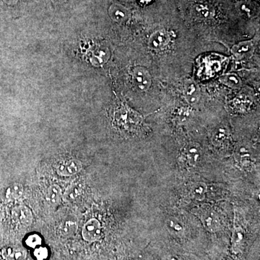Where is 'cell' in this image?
Here are the masks:
<instances>
[{
    "label": "cell",
    "instance_id": "25",
    "mask_svg": "<svg viewBox=\"0 0 260 260\" xmlns=\"http://www.w3.org/2000/svg\"><path fill=\"white\" fill-rule=\"evenodd\" d=\"M3 3L6 5H13L16 4L18 3V0H3Z\"/></svg>",
    "mask_w": 260,
    "mask_h": 260
},
{
    "label": "cell",
    "instance_id": "4",
    "mask_svg": "<svg viewBox=\"0 0 260 260\" xmlns=\"http://www.w3.org/2000/svg\"><path fill=\"white\" fill-rule=\"evenodd\" d=\"M170 41L169 32L167 30L161 29L154 32L150 36L148 41V46L152 50H162L164 48L167 47Z\"/></svg>",
    "mask_w": 260,
    "mask_h": 260
},
{
    "label": "cell",
    "instance_id": "19",
    "mask_svg": "<svg viewBox=\"0 0 260 260\" xmlns=\"http://www.w3.org/2000/svg\"><path fill=\"white\" fill-rule=\"evenodd\" d=\"M220 83L224 84L228 87L234 89H239L242 87V83L239 77L234 73H229L223 75L220 78Z\"/></svg>",
    "mask_w": 260,
    "mask_h": 260
},
{
    "label": "cell",
    "instance_id": "18",
    "mask_svg": "<svg viewBox=\"0 0 260 260\" xmlns=\"http://www.w3.org/2000/svg\"><path fill=\"white\" fill-rule=\"evenodd\" d=\"M78 229V223L76 220L71 218L66 219L61 224L60 233L64 237H70L73 235Z\"/></svg>",
    "mask_w": 260,
    "mask_h": 260
},
{
    "label": "cell",
    "instance_id": "14",
    "mask_svg": "<svg viewBox=\"0 0 260 260\" xmlns=\"http://www.w3.org/2000/svg\"><path fill=\"white\" fill-rule=\"evenodd\" d=\"M235 159L238 162L244 167L250 165L251 162V154L250 150L245 145H240L235 150Z\"/></svg>",
    "mask_w": 260,
    "mask_h": 260
},
{
    "label": "cell",
    "instance_id": "2",
    "mask_svg": "<svg viewBox=\"0 0 260 260\" xmlns=\"http://www.w3.org/2000/svg\"><path fill=\"white\" fill-rule=\"evenodd\" d=\"M133 83L139 92H145L151 86L152 78L150 73L143 67H137L133 70Z\"/></svg>",
    "mask_w": 260,
    "mask_h": 260
},
{
    "label": "cell",
    "instance_id": "8",
    "mask_svg": "<svg viewBox=\"0 0 260 260\" xmlns=\"http://www.w3.org/2000/svg\"><path fill=\"white\" fill-rule=\"evenodd\" d=\"M254 51V44L252 41H246L236 44L233 47L232 52L238 60L250 58Z\"/></svg>",
    "mask_w": 260,
    "mask_h": 260
},
{
    "label": "cell",
    "instance_id": "3",
    "mask_svg": "<svg viewBox=\"0 0 260 260\" xmlns=\"http://www.w3.org/2000/svg\"><path fill=\"white\" fill-rule=\"evenodd\" d=\"M82 236L86 242H96L102 236V224L97 219H90L84 225Z\"/></svg>",
    "mask_w": 260,
    "mask_h": 260
},
{
    "label": "cell",
    "instance_id": "20",
    "mask_svg": "<svg viewBox=\"0 0 260 260\" xmlns=\"http://www.w3.org/2000/svg\"><path fill=\"white\" fill-rule=\"evenodd\" d=\"M193 12H194L195 16L200 19H203V20L210 18L213 15V10H212V8L208 5L203 4L197 5L196 6H194V8H193Z\"/></svg>",
    "mask_w": 260,
    "mask_h": 260
},
{
    "label": "cell",
    "instance_id": "15",
    "mask_svg": "<svg viewBox=\"0 0 260 260\" xmlns=\"http://www.w3.org/2000/svg\"><path fill=\"white\" fill-rule=\"evenodd\" d=\"M82 193H83V186L79 183H75L67 189L63 194L62 198L68 203H73L80 198Z\"/></svg>",
    "mask_w": 260,
    "mask_h": 260
},
{
    "label": "cell",
    "instance_id": "27",
    "mask_svg": "<svg viewBox=\"0 0 260 260\" xmlns=\"http://www.w3.org/2000/svg\"><path fill=\"white\" fill-rule=\"evenodd\" d=\"M140 1H141L142 3H144V4H148V3H150L152 0H140Z\"/></svg>",
    "mask_w": 260,
    "mask_h": 260
},
{
    "label": "cell",
    "instance_id": "11",
    "mask_svg": "<svg viewBox=\"0 0 260 260\" xmlns=\"http://www.w3.org/2000/svg\"><path fill=\"white\" fill-rule=\"evenodd\" d=\"M110 52L107 47L104 46H95L92 49L90 60L96 66L105 64L109 60Z\"/></svg>",
    "mask_w": 260,
    "mask_h": 260
},
{
    "label": "cell",
    "instance_id": "26",
    "mask_svg": "<svg viewBox=\"0 0 260 260\" xmlns=\"http://www.w3.org/2000/svg\"><path fill=\"white\" fill-rule=\"evenodd\" d=\"M66 0H52L53 3H56V4H60V3H64Z\"/></svg>",
    "mask_w": 260,
    "mask_h": 260
},
{
    "label": "cell",
    "instance_id": "24",
    "mask_svg": "<svg viewBox=\"0 0 260 260\" xmlns=\"http://www.w3.org/2000/svg\"><path fill=\"white\" fill-rule=\"evenodd\" d=\"M34 254L37 260H45L49 256V250L45 246H40L36 248Z\"/></svg>",
    "mask_w": 260,
    "mask_h": 260
},
{
    "label": "cell",
    "instance_id": "17",
    "mask_svg": "<svg viewBox=\"0 0 260 260\" xmlns=\"http://www.w3.org/2000/svg\"><path fill=\"white\" fill-rule=\"evenodd\" d=\"M169 232L174 237H182L184 234V227L182 222L177 218H170L167 221Z\"/></svg>",
    "mask_w": 260,
    "mask_h": 260
},
{
    "label": "cell",
    "instance_id": "13",
    "mask_svg": "<svg viewBox=\"0 0 260 260\" xmlns=\"http://www.w3.org/2000/svg\"><path fill=\"white\" fill-rule=\"evenodd\" d=\"M207 185L204 182L198 181L189 186V194L191 198L197 201H203L206 197Z\"/></svg>",
    "mask_w": 260,
    "mask_h": 260
},
{
    "label": "cell",
    "instance_id": "1",
    "mask_svg": "<svg viewBox=\"0 0 260 260\" xmlns=\"http://www.w3.org/2000/svg\"><path fill=\"white\" fill-rule=\"evenodd\" d=\"M194 212L208 232L215 233L221 229V223L218 213L209 205H202Z\"/></svg>",
    "mask_w": 260,
    "mask_h": 260
},
{
    "label": "cell",
    "instance_id": "9",
    "mask_svg": "<svg viewBox=\"0 0 260 260\" xmlns=\"http://www.w3.org/2000/svg\"><path fill=\"white\" fill-rule=\"evenodd\" d=\"M245 244V232L241 226L235 223L232 238V251L234 254H239L242 252Z\"/></svg>",
    "mask_w": 260,
    "mask_h": 260
},
{
    "label": "cell",
    "instance_id": "5",
    "mask_svg": "<svg viewBox=\"0 0 260 260\" xmlns=\"http://www.w3.org/2000/svg\"><path fill=\"white\" fill-rule=\"evenodd\" d=\"M183 155L190 167H196L201 160L202 149L198 143H188L183 150Z\"/></svg>",
    "mask_w": 260,
    "mask_h": 260
},
{
    "label": "cell",
    "instance_id": "6",
    "mask_svg": "<svg viewBox=\"0 0 260 260\" xmlns=\"http://www.w3.org/2000/svg\"><path fill=\"white\" fill-rule=\"evenodd\" d=\"M83 169L81 161L77 159H70L61 162L56 167V172L61 177H71L79 173Z\"/></svg>",
    "mask_w": 260,
    "mask_h": 260
},
{
    "label": "cell",
    "instance_id": "12",
    "mask_svg": "<svg viewBox=\"0 0 260 260\" xmlns=\"http://www.w3.org/2000/svg\"><path fill=\"white\" fill-rule=\"evenodd\" d=\"M109 15L113 20L117 23H123L129 18V13L126 8L119 4H113L109 8Z\"/></svg>",
    "mask_w": 260,
    "mask_h": 260
},
{
    "label": "cell",
    "instance_id": "22",
    "mask_svg": "<svg viewBox=\"0 0 260 260\" xmlns=\"http://www.w3.org/2000/svg\"><path fill=\"white\" fill-rule=\"evenodd\" d=\"M25 244L28 246V247L32 248V249H36V248L39 247V246H42V239L40 236L38 235L37 234H31L29 235L25 240Z\"/></svg>",
    "mask_w": 260,
    "mask_h": 260
},
{
    "label": "cell",
    "instance_id": "16",
    "mask_svg": "<svg viewBox=\"0 0 260 260\" xmlns=\"http://www.w3.org/2000/svg\"><path fill=\"white\" fill-rule=\"evenodd\" d=\"M63 194L60 186L53 184L49 186L47 193V200L49 204L56 206L60 203Z\"/></svg>",
    "mask_w": 260,
    "mask_h": 260
},
{
    "label": "cell",
    "instance_id": "21",
    "mask_svg": "<svg viewBox=\"0 0 260 260\" xmlns=\"http://www.w3.org/2000/svg\"><path fill=\"white\" fill-rule=\"evenodd\" d=\"M23 186L20 184L10 186L6 191V198L10 200H18L23 194Z\"/></svg>",
    "mask_w": 260,
    "mask_h": 260
},
{
    "label": "cell",
    "instance_id": "23",
    "mask_svg": "<svg viewBox=\"0 0 260 260\" xmlns=\"http://www.w3.org/2000/svg\"><path fill=\"white\" fill-rule=\"evenodd\" d=\"M227 138V133L223 129H219L215 132L213 136V143L214 145H220L225 141Z\"/></svg>",
    "mask_w": 260,
    "mask_h": 260
},
{
    "label": "cell",
    "instance_id": "10",
    "mask_svg": "<svg viewBox=\"0 0 260 260\" xmlns=\"http://www.w3.org/2000/svg\"><path fill=\"white\" fill-rule=\"evenodd\" d=\"M184 93L186 101L191 104H196L199 102L200 89L194 80H186L184 84Z\"/></svg>",
    "mask_w": 260,
    "mask_h": 260
},
{
    "label": "cell",
    "instance_id": "7",
    "mask_svg": "<svg viewBox=\"0 0 260 260\" xmlns=\"http://www.w3.org/2000/svg\"><path fill=\"white\" fill-rule=\"evenodd\" d=\"M12 215L15 222L24 226L31 225L34 220L32 212L25 205H18L13 208Z\"/></svg>",
    "mask_w": 260,
    "mask_h": 260
}]
</instances>
